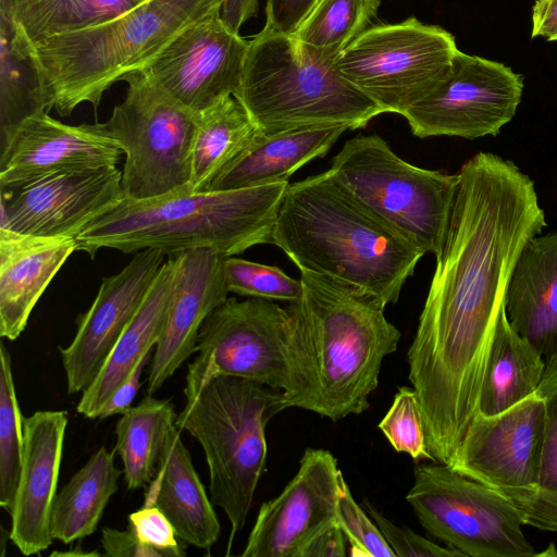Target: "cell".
Listing matches in <instances>:
<instances>
[{
  "instance_id": "6da1fadb",
  "label": "cell",
  "mask_w": 557,
  "mask_h": 557,
  "mask_svg": "<svg viewBox=\"0 0 557 557\" xmlns=\"http://www.w3.org/2000/svg\"><path fill=\"white\" fill-rule=\"evenodd\" d=\"M457 174L446 238L407 352L429 451L445 465L478 413L516 261L546 226L534 182L511 161L481 151Z\"/></svg>"
},
{
  "instance_id": "7a4b0ae2",
  "label": "cell",
  "mask_w": 557,
  "mask_h": 557,
  "mask_svg": "<svg viewBox=\"0 0 557 557\" xmlns=\"http://www.w3.org/2000/svg\"><path fill=\"white\" fill-rule=\"evenodd\" d=\"M300 281L301 296L286 307L290 386L283 392V410L296 407L334 422L360 414L400 332L385 318V307L357 287L309 271H300Z\"/></svg>"
},
{
  "instance_id": "3957f363",
  "label": "cell",
  "mask_w": 557,
  "mask_h": 557,
  "mask_svg": "<svg viewBox=\"0 0 557 557\" xmlns=\"http://www.w3.org/2000/svg\"><path fill=\"white\" fill-rule=\"evenodd\" d=\"M271 244L299 271L352 285L384 307L398 300L424 256L363 207L331 169L288 183Z\"/></svg>"
},
{
  "instance_id": "277c9868",
  "label": "cell",
  "mask_w": 557,
  "mask_h": 557,
  "mask_svg": "<svg viewBox=\"0 0 557 557\" xmlns=\"http://www.w3.org/2000/svg\"><path fill=\"white\" fill-rule=\"evenodd\" d=\"M288 182L263 186L171 194L148 200L123 198L76 237L91 258L101 248L131 253L158 249L166 256L208 248L225 257L271 244Z\"/></svg>"
},
{
  "instance_id": "5b68a950",
  "label": "cell",
  "mask_w": 557,
  "mask_h": 557,
  "mask_svg": "<svg viewBox=\"0 0 557 557\" xmlns=\"http://www.w3.org/2000/svg\"><path fill=\"white\" fill-rule=\"evenodd\" d=\"M223 0H146L89 27L32 42L54 110L70 115L84 102L98 108L114 83L140 70L181 32L221 12Z\"/></svg>"
},
{
  "instance_id": "8992f818",
  "label": "cell",
  "mask_w": 557,
  "mask_h": 557,
  "mask_svg": "<svg viewBox=\"0 0 557 557\" xmlns=\"http://www.w3.org/2000/svg\"><path fill=\"white\" fill-rule=\"evenodd\" d=\"M261 134L345 125L364 127L383 113L337 71L335 60L305 51L292 35L265 20L250 40L233 95Z\"/></svg>"
},
{
  "instance_id": "52a82bcc",
  "label": "cell",
  "mask_w": 557,
  "mask_h": 557,
  "mask_svg": "<svg viewBox=\"0 0 557 557\" xmlns=\"http://www.w3.org/2000/svg\"><path fill=\"white\" fill-rule=\"evenodd\" d=\"M283 391L228 375L206 381L176 417L202 447L209 470L210 498L231 524L228 550L251 509L267 466L265 425L283 410Z\"/></svg>"
},
{
  "instance_id": "ba28073f",
  "label": "cell",
  "mask_w": 557,
  "mask_h": 557,
  "mask_svg": "<svg viewBox=\"0 0 557 557\" xmlns=\"http://www.w3.org/2000/svg\"><path fill=\"white\" fill-rule=\"evenodd\" d=\"M351 195L416 248L441 252L451 215L458 174L416 166L379 135H358L330 168Z\"/></svg>"
},
{
  "instance_id": "9c48e42d",
  "label": "cell",
  "mask_w": 557,
  "mask_h": 557,
  "mask_svg": "<svg viewBox=\"0 0 557 557\" xmlns=\"http://www.w3.org/2000/svg\"><path fill=\"white\" fill-rule=\"evenodd\" d=\"M124 100L103 124L125 162L124 197L148 200L191 193V154L198 114L185 108L141 71L125 75Z\"/></svg>"
},
{
  "instance_id": "30bf717a",
  "label": "cell",
  "mask_w": 557,
  "mask_h": 557,
  "mask_svg": "<svg viewBox=\"0 0 557 557\" xmlns=\"http://www.w3.org/2000/svg\"><path fill=\"white\" fill-rule=\"evenodd\" d=\"M455 36L414 16L371 25L336 58L339 74L383 113L403 114L451 70Z\"/></svg>"
},
{
  "instance_id": "8fae6325",
  "label": "cell",
  "mask_w": 557,
  "mask_h": 557,
  "mask_svg": "<svg viewBox=\"0 0 557 557\" xmlns=\"http://www.w3.org/2000/svg\"><path fill=\"white\" fill-rule=\"evenodd\" d=\"M406 502L430 534L465 557L540 556L507 497L447 465L417 466Z\"/></svg>"
},
{
  "instance_id": "7c38bea8",
  "label": "cell",
  "mask_w": 557,
  "mask_h": 557,
  "mask_svg": "<svg viewBox=\"0 0 557 557\" xmlns=\"http://www.w3.org/2000/svg\"><path fill=\"white\" fill-rule=\"evenodd\" d=\"M290 315L273 300L227 298L203 321L197 356L188 364L185 397L209 379L228 375L287 391L290 386L288 347Z\"/></svg>"
},
{
  "instance_id": "4fadbf2b",
  "label": "cell",
  "mask_w": 557,
  "mask_h": 557,
  "mask_svg": "<svg viewBox=\"0 0 557 557\" xmlns=\"http://www.w3.org/2000/svg\"><path fill=\"white\" fill-rule=\"evenodd\" d=\"M523 86L504 63L459 50L445 79L401 115L419 138L495 136L515 116Z\"/></svg>"
},
{
  "instance_id": "5bb4252c",
  "label": "cell",
  "mask_w": 557,
  "mask_h": 557,
  "mask_svg": "<svg viewBox=\"0 0 557 557\" xmlns=\"http://www.w3.org/2000/svg\"><path fill=\"white\" fill-rule=\"evenodd\" d=\"M123 198L122 171L116 165L61 169L0 183V228L75 238Z\"/></svg>"
},
{
  "instance_id": "9a60e30c",
  "label": "cell",
  "mask_w": 557,
  "mask_h": 557,
  "mask_svg": "<svg viewBox=\"0 0 557 557\" xmlns=\"http://www.w3.org/2000/svg\"><path fill=\"white\" fill-rule=\"evenodd\" d=\"M545 430L537 393L494 416L478 412L447 466L507 498L530 493L540 479Z\"/></svg>"
},
{
  "instance_id": "2e32d148",
  "label": "cell",
  "mask_w": 557,
  "mask_h": 557,
  "mask_svg": "<svg viewBox=\"0 0 557 557\" xmlns=\"http://www.w3.org/2000/svg\"><path fill=\"white\" fill-rule=\"evenodd\" d=\"M248 47L216 12L189 25L138 71L199 114L236 92Z\"/></svg>"
},
{
  "instance_id": "e0dca14e",
  "label": "cell",
  "mask_w": 557,
  "mask_h": 557,
  "mask_svg": "<svg viewBox=\"0 0 557 557\" xmlns=\"http://www.w3.org/2000/svg\"><path fill=\"white\" fill-rule=\"evenodd\" d=\"M342 476L331 451L306 448L297 473L261 505L240 556L298 557L314 536L336 524Z\"/></svg>"
},
{
  "instance_id": "ac0fdd59",
  "label": "cell",
  "mask_w": 557,
  "mask_h": 557,
  "mask_svg": "<svg viewBox=\"0 0 557 557\" xmlns=\"http://www.w3.org/2000/svg\"><path fill=\"white\" fill-rule=\"evenodd\" d=\"M164 256L158 249L139 250L121 271L102 278L92 305L77 319L73 341L59 348L69 394L83 393L95 380L138 311Z\"/></svg>"
},
{
  "instance_id": "d6986e66",
  "label": "cell",
  "mask_w": 557,
  "mask_h": 557,
  "mask_svg": "<svg viewBox=\"0 0 557 557\" xmlns=\"http://www.w3.org/2000/svg\"><path fill=\"white\" fill-rule=\"evenodd\" d=\"M170 255L175 263L173 292L148 370V394L160 389L196 351L201 324L230 293L223 272L224 255L208 248Z\"/></svg>"
},
{
  "instance_id": "ffe728a7",
  "label": "cell",
  "mask_w": 557,
  "mask_h": 557,
  "mask_svg": "<svg viewBox=\"0 0 557 557\" xmlns=\"http://www.w3.org/2000/svg\"><path fill=\"white\" fill-rule=\"evenodd\" d=\"M122 153L102 123L69 125L45 112L1 138L0 183L61 169L117 165Z\"/></svg>"
},
{
  "instance_id": "44dd1931",
  "label": "cell",
  "mask_w": 557,
  "mask_h": 557,
  "mask_svg": "<svg viewBox=\"0 0 557 557\" xmlns=\"http://www.w3.org/2000/svg\"><path fill=\"white\" fill-rule=\"evenodd\" d=\"M67 422L63 410H38L23 420L24 456L10 531L26 556L46 550L53 541L50 519Z\"/></svg>"
},
{
  "instance_id": "7402d4cb",
  "label": "cell",
  "mask_w": 557,
  "mask_h": 557,
  "mask_svg": "<svg viewBox=\"0 0 557 557\" xmlns=\"http://www.w3.org/2000/svg\"><path fill=\"white\" fill-rule=\"evenodd\" d=\"M76 250L75 238L37 237L0 228V335L16 339L38 299Z\"/></svg>"
},
{
  "instance_id": "603a6c76",
  "label": "cell",
  "mask_w": 557,
  "mask_h": 557,
  "mask_svg": "<svg viewBox=\"0 0 557 557\" xmlns=\"http://www.w3.org/2000/svg\"><path fill=\"white\" fill-rule=\"evenodd\" d=\"M505 310L512 329L545 359L557 356V232L525 243L511 273Z\"/></svg>"
},
{
  "instance_id": "cb8c5ba5",
  "label": "cell",
  "mask_w": 557,
  "mask_h": 557,
  "mask_svg": "<svg viewBox=\"0 0 557 557\" xmlns=\"http://www.w3.org/2000/svg\"><path fill=\"white\" fill-rule=\"evenodd\" d=\"M144 504L157 506L187 545L210 549L220 537L221 527L213 503L198 476L175 422L166 432Z\"/></svg>"
},
{
  "instance_id": "d4e9b609",
  "label": "cell",
  "mask_w": 557,
  "mask_h": 557,
  "mask_svg": "<svg viewBox=\"0 0 557 557\" xmlns=\"http://www.w3.org/2000/svg\"><path fill=\"white\" fill-rule=\"evenodd\" d=\"M345 125L314 126L273 134L257 133L252 141L209 185L207 190H231L288 182L314 158L324 157Z\"/></svg>"
},
{
  "instance_id": "484cf974",
  "label": "cell",
  "mask_w": 557,
  "mask_h": 557,
  "mask_svg": "<svg viewBox=\"0 0 557 557\" xmlns=\"http://www.w3.org/2000/svg\"><path fill=\"white\" fill-rule=\"evenodd\" d=\"M175 263L168 255L138 311L127 324L99 373L82 393L76 411L98 419L115 389L139 360L156 347L166 320L173 292Z\"/></svg>"
},
{
  "instance_id": "4316f807",
  "label": "cell",
  "mask_w": 557,
  "mask_h": 557,
  "mask_svg": "<svg viewBox=\"0 0 557 557\" xmlns=\"http://www.w3.org/2000/svg\"><path fill=\"white\" fill-rule=\"evenodd\" d=\"M52 108L32 41L12 16L0 14V137Z\"/></svg>"
},
{
  "instance_id": "83f0119b",
  "label": "cell",
  "mask_w": 557,
  "mask_h": 557,
  "mask_svg": "<svg viewBox=\"0 0 557 557\" xmlns=\"http://www.w3.org/2000/svg\"><path fill=\"white\" fill-rule=\"evenodd\" d=\"M544 369L543 356L512 329L504 309L490 347L478 412L494 416L532 396Z\"/></svg>"
},
{
  "instance_id": "f1b7e54d",
  "label": "cell",
  "mask_w": 557,
  "mask_h": 557,
  "mask_svg": "<svg viewBox=\"0 0 557 557\" xmlns=\"http://www.w3.org/2000/svg\"><path fill=\"white\" fill-rule=\"evenodd\" d=\"M114 453L99 447L55 495L50 519L53 540L70 544L96 531L122 474Z\"/></svg>"
},
{
  "instance_id": "f546056e",
  "label": "cell",
  "mask_w": 557,
  "mask_h": 557,
  "mask_svg": "<svg viewBox=\"0 0 557 557\" xmlns=\"http://www.w3.org/2000/svg\"><path fill=\"white\" fill-rule=\"evenodd\" d=\"M243 104L230 96L198 114L191 154L190 191H205L257 135Z\"/></svg>"
},
{
  "instance_id": "4dcf8cb0",
  "label": "cell",
  "mask_w": 557,
  "mask_h": 557,
  "mask_svg": "<svg viewBox=\"0 0 557 557\" xmlns=\"http://www.w3.org/2000/svg\"><path fill=\"white\" fill-rule=\"evenodd\" d=\"M177 414L170 400L148 394L115 425V453L123 462L128 490L146 487L153 479L166 432Z\"/></svg>"
},
{
  "instance_id": "1f68e13d",
  "label": "cell",
  "mask_w": 557,
  "mask_h": 557,
  "mask_svg": "<svg viewBox=\"0 0 557 557\" xmlns=\"http://www.w3.org/2000/svg\"><path fill=\"white\" fill-rule=\"evenodd\" d=\"M382 0H317L292 35L308 53L336 60L376 17Z\"/></svg>"
},
{
  "instance_id": "d6a6232c",
  "label": "cell",
  "mask_w": 557,
  "mask_h": 557,
  "mask_svg": "<svg viewBox=\"0 0 557 557\" xmlns=\"http://www.w3.org/2000/svg\"><path fill=\"white\" fill-rule=\"evenodd\" d=\"M146 0H15L10 16L32 42L115 18Z\"/></svg>"
},
{
  "instance_id": "836d02e7",
  "label": "cell",
  "mask_w": 557,
  "mask_h": 557,
  "mask_svg": "<svg viewBox=\"0 0 557 557\" xmlns=\"http://www.w3.org/2000/svg\"><path fill=\"white\" fill-rule=\"evenodd\" d=\"M536 393L544 400L546 430L541 473L534 491L508 498L519 510L524 525L557 531V356L545 359Z\"/></svg>"
},
{
  "instance_id": "e575fe53",
  "label": "cell",
  "mask_w": 557,
  "mask_h": 557,
  "mask_svg": "<svg viewBox=\"0 0 557 557\" xmlns=\"http://www.w3.org/2000/svg\"><path fill=\"white\" fill-rule=\"evenodd\" d=\"M11 356L0 345V506L11 515L24 456V428Z\"/></svg>"
},
{
  "instance_id": "d590c367",
  "label": "cell",
  "mask_w": 557,
  "mask_h": 557,
  "mask_svg": "<svg viewBox=\"0 0 557 557\" xmlns=\"http://www.w3.org/2000/svg\"><path fill=\"white\" fill-rule=\"evenodd\" d=\"M223 272L228 290L240 296L294 302L302 293L300 278L288 276L275 265L228 256Z\"/></svg>"
},
{
  "instance_id": "8d00e7d4",
  "label": "cell",
  "mask_w": 557,
  "mask_h": 557,
  "mask_svg": "<svg viewBox=\"0 0 557 557\" xmlns=\"http://www.w3.org/2000/svg\"><path fill=\"white\" fill-rule=\"evenodd\" d=\"M377 426L396 451L408 454L413 459L432 460L418 395L413 387L398 388L392 406Z\"/></svg>"
},
{
  "instance_id": "74e56055",
  "label": "cell",
  "mask_w": 557,
  "mask_h": 557,
  "mask_svg": "<svg viewBox=\"0 0 557 557\" xmlns=\"http://www.w3.org/2000/svg\"><path fill=\"white\" fill-rule=\"evenodd\" d=\"M336 523L350 545L351 556L396 557L376 523L352 497L344 475L339 481Z\"/></svg>"
},
{
  "instance_id": "f35d334b",
  "label": "cell",
  "mask_w": 557,
  "mask_h": 557,
  "mask_svg": "<svg viewBox=\"0 0 557 557\" xmlns=\"http://www.w3.org/2000/svg\"><path fill=\"white\" fill-rule=\"evenodd\" d=\"M128 528L144 544L159 550L163 557H183V542L168 517L154 505L143 504L128 515Z\"/></svg>"
},
{
  "instance_id": "ab89813d",
  "label": "cell",
  "mask_w": 557,
  "mask_h": 557,
  "mask_svg": "<svg viewBox=\"0 0 557 557\" xmlns=\"http://www.w3.org/2000/svg\"><path fill=\"white\" fill-rule=\"evenodd\" d=\"M364 507L396 557H465L456 549L443 547L406 527L395 524L370 503L364 502Z\"/></svg>"
},
{
  "instance_id": "60d3db41",
  "label": "cell",
  "mask_w": 557,
  "mask_h": 557,
  "mask_svg": "<svg viewBox=\"0 0 557 557\" xmlns=\"http://www.w3.org/2000/svg\"><path fill=\"white\" fill-rule=\"evenodd\" d=\"M317 0H267L265 20L277 30L293 35Z\"/></svg>"
},
{
  "instance_id": "b9f144b4",
  "label": "cell",
  "mask_w": 557,
  "mask_h": 557,
  "mask_svg": "<svg viewBox=\"0 0 557 557\" xmlns=\"http://www.w3.org/2000/svg\"><path fill=\"white\" fill-rule=\"evenodd\" d=\"M101 546L110 557H163L162 554L138 540L131 528L124 531L106 527L101 531Z\"/></svg>"
},
{
  "instance_id": "7bdbcfd3",
  "label": "cell",
  "mask_w": 557,
  "mask_h": 557,
  "mask_svg": "<svg viewBox=\"0 0 557 557\" xmlns=\"http://www.w3.org/2000/svg\"><path fill=\"white\" fill-rule=\"evenodd\" d=\"M150 357L151 351L139 360L131 374L111 395L98 419H107L114 414H123L132 407V403L141 385V374L150 360Z\"/></svg>"
},
{
  "instance_id": "ee69618b",
  "label": "cell",
  "mask_w": 557,
  "mask_h": 557,
  "mask_svg": "<svg viewBox=\"0 0 557 557\" xmlns=\"http://www.w3.org/2000/svg\"><path fill=\"white\" fill-rule=\"evenodd\" d=\"M344 556H346V537L337 523L314 536L298 555V557Z\"/></svg>"
},
{
  "instance_id": "f6af8a7d",
  "label": "cell",
  "mask_w": 557,
  "mask_h": 557,
  "mask_svg": "<svg viewBox=\"0 0 557 557\" xmlns=\"http://www.w3.org/2000/svg\"><path fill=\"white\" fill-rule=\"evenodd\" d=\"M557 40V0H535L532 8L531 38Z\"/></svg>"
},
{
  "instance_id": "bcb514c9",
  "label": "cell",
  "mask_w": 557,
  "mask_h": 557,
  "mask_svg": "<svg viewBox=\"0 0 557 557\" xmlns=\"http://www.w3.org/2000/svg\"><path fill=\"white\" fill-rule=\"evenodd\" d=\"M258 11L259 0H223L221 16L232 30L239 33L248 20L258 15Z\"/></svg>"
},
{
  "instance_id": "7dc6e473",
  "label": "cell",
  "mask_w": 557,
  "mask_h": 557,
  "mask_svg": "<svg viewBox=\"0 0 557 557\" xmlns=\"http://www.w3.org/2000/svg\"><path fill=\"white\" fill-rule=\"evenodd\" d=\"M50 556H58V557H82V556H101V554L98 550H86L82 547V545H77L71 550L65 552H52Z\"/></svg>"
},
{
  "instance_id": "c3c4849f",
  "label": "cell",
  "mask_w": 557,
  "mask_h": 557,
  "mask_svg": "<svg viewBox=\"0 0 557 557\" xmlns=\"http://www.w3.org/2000/svg\"><path fill=\"white\" fill-rule=\"evenodd\" d=\"M8 540H11V531H8L4 529V527H1L0 531V555L3 557L5 555V548Z\"/></svg>"
},
{
  "instance_id": "681fc988",
  "label": "cell",
  "mask_w": 557,
  "mask_h": 557,
  "mask_svg": "<svg viewBox=\"0 0 557 557\" xmlns=\"http://www.w3.org/2000/svg\"><path fill=\"white\" fill-rule=\"evenodd\" d=\"M15 0H0V14L10 15Z\"/></svg>"
}]
</instances>
